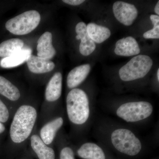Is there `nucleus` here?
<instances>
[{
    "mask_svg": "<svg viewBox=\"0 0 159 159\" xmlns=\"http://www.w3.org/2000/svg\"><path fill=\"white\" fill-rule=\"evenodd\" d=\"M153 65V61L146 55L133 57L119 70V74L122 81H130L145 77Z\"/></svg>",
    "mask_w": 159,
    "mask_h": 159,
    "instance_id": "obj_3",
    "label": "nucleus"
},
{
    "mask_svg": "<svg viewBox=\"0 0 159 159\" xmlns=\"http://www.w3.org/2000/svg\"><path fill=\"white\" fill-rule=\"evenodd\" d=\"M62 74L57 72L52 76L46 87L45 97L47 101L53 102L58 100L62 92Z\"/></svg>",
    "mask_w": 159,
    "mask_h": 159,
    "instance_id": "obj_12",
    "label": "nucleus"
},
{
    "mask_svg": "<svg viewBox=\"0 0 159 159\" xmlns=\"http://www.w3.org/2000/svg\"><path fill=\"white\" fill-rule=\"evenodd\" d=\"M62 2L71 6H76L81 5V4L84 2L85 1L84 0H63Z\"/></svg>",
    "mask_w": 159,
    "mask_h": 159,
    "instance_id": "obj_24",
    "label": "nucleus"
},
{
    "mask_svg": "<svg viewBox=\"0 0 159 159\" xmlns=\"http://www.w3.org/2000/svg\"><path fill=\"white\" fill-rule=\"evenodd\" d=\"M6 130V127L2 122H0V134L3 133Z\"/></svg>",
    "mask_w": 159,
    "mask_h": 159,
    "instance_id": "obj_27",
    "label": "nucleus"
},
{
    "mask_svg": "<svg viewBox=\"0 0 159 159\" xmlns=\"http://www.w3.org/2000/svg\"><path fill=\"white\" fill-rule=\"evenodd\" d=\"M143 36L146 39H159V25H154L152 29L145 32Z\"/></svg>",
    "mask_w": 159,
    "mask_h": 159,
    "instance_id": "obj_22",
    "label": "nucleus"
},
{
    "mask_svg": "<svg viewBox=\"0 0 159 159\" xmlns=\"http://www.w3.org/2000/svg\"><path fill=\"white\" fill-rule=\"evenodd\" d=\"M77 154L84 159H105V155L102 148L95 143H86L81 145Z\"/></svg>",
    "mask_w": 159,
    "mask_h": 159,
    "instance_id": "obj_17",
    "label": "nucleus"
},
{
    "mask_svg": "<svg viewBox=\"0 0 159 159\" xmlns=\"http://www.w3.org/2000/svg\"><path fill=\"white\" fill-rule=\"evenodd\" d=\"M9 117V109L6 106L0 99V122L5 123L8 121Z\"/></svg>",
    "mask_w": 159,
    "mask_h": 159,
    "instance_id": "obj_21",
    "label": "nucleus"
},
{
    "mask_svg": "<svg viewBox=\"0 0 159 159\" xmlns=\"http://www.w3.org/2000/svg\"><path fill=\"white\" fill-rule=\"evenodd\" d=\"M64 123L62 117L55 118L43 125L40 130L39 137L46 145L52 144L57 131L62 127Z\"/></svg>",
    "mask_w": 159,
    "mask_h": 159,
    "instance_id": "obj_10",
    "label": "nucleus"
},
{
    "mask_svg": "<svg viewBox=\"0 0 159 159\" xmlns=\"http://www.w3.org/2000/svg\"><path fill=\"white\" fill-rule=\"evenodd\" d=\"M37 118V111L32 106H20L15 114L10 125L9 134L11 141L20 144L31 135Z\"/></svg>",
    "mask_w": 159,
    "mask_h": 159,
    "instance_id": "obj_1",
    "label": "nucleus"
},
{
    "mask_svg": "<svg viewBox=\"0 0 159 159\" xmlns=\"http://www.w3.org/2000/svg\"><path fill=\"white\" fill-rule=\"evenodd\" d=\"M154 11L156 13L157 15L159 16V1H158L156 5L154 8Z\"/></svg>",
    "mask_w": 159,
    "mask_h": 159,
    "instance_id": "obj_26",
    "label": "nucleus"
},
{
    "mask_svg": "<svg viewBox=\"0 0 159 159\" xmlns=\"http://www.w3.org/2000/svg\"><path fill=\"white\" fill-rule=\"evenodd\" d=\"M114 51L119 56L129 57L138 55L141 50L136 40L131 36H128L117 42Z\"/></svg>",
    "mask_w": 159,
    "mask_h": 159,
    "instance_id": "obj_9",
    "label": "nucleus"
},
{
    "mask_svg": "<svg viewBox=\"0 0 159 159\" xmlns=\"http://www.w3.org/2000/svg\"><path fill=\"white\" fill-rule=\"evenodd\" d=\"M157 78L158 81H159V69H158L157 72Z\"/></svg>",
    "mask_w": 159,
    "mask_h": 159,
    "instance_id": "obj_28",
    "label": "nucleus"
},
{
    "mask_svg": "<svg viewBox=\"0 0 159 159\" xmlns=\"http://www.w3.org/2000/svg\"><path fill=\"white\" fill-rule=\"evenodd\" d=\"M90 70L91 66L89 64L78 66L71 70L67 77L68 87L76 88L85 80Z\"/></svg>",
    "mask_w": 159,
    "mask_h": 159,
    "instance_id": "obj_15",
    "label": "nucleus"
},
{
    "mask_svg": "<svg viewBox=\"0 0 159 159\" xmlns=\"http://www.w3.org/2000/svg\"><path fill=\"white\" fill-rule=\"evenodd\" d=\"M40 20V15L38 11L29 10L7 21L6 28L11 34L25 35L36 29Z\"/></svg>",
    "mask_w": 159,
    "mask_h": 159,
    "instance_id": "obj_4",
    "label": "nucleus"
},
{
    "mask_svg": "<svg viewBox=\"0 0 159 159\" xmlns=\"http://www.w3.org/2000/svg\"><path fill=\"white\" fill-rule=\"evenodd\" d=\"M150 19L153 25H159V16L157 15H151Z\"/></svg>",
    "mask_w": 159,
    "mask_h": 159,
    "instance_id": "obj_25",
    "label": "nucleus"
},
{
    "mask_svg": "<svg viewBox=\"0 0 159 159\" xmlns=\"http://www.w3.org/2000/svg\"><path fill=\"white\" fill-rule=\"evenodd\" d=\"M87 31L89 36L95 43H101L110 37L111 32L107 27L93 23L87 25Z\"/></svg>",
    "mask_w": 159,
    "mask_h": 159,
    "instance_id": "obj_18",
    "label": "nucleus"
},
{
    "mask_svg": "<svg viewBox=\"0 0 159 159\" xmlns=\"http://www.w3.org/2000/svg\"><path fill=\"white\" fill-rule=\"evenodd\" d=\"M0 94L12 101H17L20 97L19 89L8 80L1 76Z\"/></svg>",
    "mask_w": 159,
    "mask_h": 159,
    "instance_id": "obj_20",
    "label": "nucleus"
},
{
    "mask_svg": "<svg viewBox=\"0 0 159 159\" xmlns=\"http://www.w3.org/2000/svg\"><path fill=\"white\" fill-rule=\"evenodd\" d=\"M112 9L115 18L125 26L131 25L138 16L136 7L129 3L117 1L114 3Z\"/></svg>",
    "mask_w": 159,
    "mask_h": 159,
    "instance_id": "obj_7",
    "label": "nucleus"
},
{
    "mask_svg": "<svg viewBox=\"0 0 159 159\" xmlns=\"http://www.w3.org/2000/svg\"><path fill=\"white\" fill-rule=\"evenodd\" d=\"M29 70L35 74H43L53 70L55 64L51 60L31 54L26 61Z\"/></svg>",
    "mask_w": 159,
    "mask_h": 159,
    "instance_id": "obj_11",
    "label": "nucleus"
},
{
    "mask_svg": "<svg viewBox=\"0 0 159 159\" xmlns=\"http://www.w3.org/2000/svg\"><path fill=\"white\" fill-rule=\"evenodd\" d=\"M75 30L77 34L76 39L81 40L79 45L80 54L84 56L90 55L96 50V45L88 34L85 23L83 22L78 23L76 26Z\"/></svg>",
    "mask_w": 159,
    "mask_h": 159,
    "instance_id": "obj_8",
    "label": "nucleus"
},
{
    "mask_svg": "<svg viewBox=\"0 0 159 159\" xmlns=\"http://www.w3.org/2000/svg\"><path fill=\"white\" fill-rule=\"evenodd\" d=\"M153 107L146 101L126 102L118 108V116L127 122H136L150 116L153 112Z\"/></svg>",
    "mask_w": 159,
    "mask_h": 159,
    "instance_id": "obj_6",
    "label": "nucleus"
},
{
    "mask_svg": "<svg viewBox=\"0 0 159 159\" xmlns=\"http://www.w3.org/2000/svg\"><path fill=\"white\" fill-rule=\"evenodd\" d=\"M66 110L69 120L76 125L84 124L90 114L89 103L87 95L84 91L75 88L68 94Z\"/></svg>",
    "mask_w": 159,
    "mask_h": 159,
    "instance_id": "obj_2",
    "label": "nucleus"
},
{
    "mask_svg": "<svg viewBox=\"0 0 159 159\" xmlns=\"http://www.w3.org/2000/svg\"><path fill=\"white\" fill-rule=\"evenodd\" d=\"M60 159H75L73 149L69 147L63 148L60 153Z\"/></svg>",
    "mask_w": 159,
    "mask_h": 159,
    "instance_id": "obj_23",
    "label": "nucleus"
},
{
    "mask_svg": "<svg viewBox=\"0 0 159 159\" xmlns=\"http://www.w3.org/2000/svg\"><path fill=\"white\" fill-rule=\"evenodd\" d=\"M111 140L117 150L127 155H136L142 149L140 140L131 131L126 129L114 130L111 135Z\"/></svg>",
    "mask_w": 159,
    "mask_h": 159,
    "instance_id": "obj_5",
    "label": "nucleus"
},
{
    "mask_svg": "<svg viewBox=\"0 0 159 159\" xmlns=\"http://www.w3.org/2000/svg\"><path fill=\"white\" fill-rule=\"evenodd\" d=\"M37 56L51 60L55 56L56 51L52 44V34L48 31L42 34L38 41Z\"/></svg>",
    "mask_w": 159,
    "mask_h": 159,
    "instance_id": "obj_13",
    "label": "nucleus"
},
{
    "mask_svg": "<svg viewBox=\"0 0 159 159\" xmlns=\"http://www.w3.org/2000/svg\"><path fill=\"white\" fill-rule=\"evenodd\" d=\"M31 53V51L30 49L23 48L9 57L3 58L1 60L0 65L4 68H10L17 66L25 62Z\"/></svg>",
    "mask_w": 159,
    "mask_h": 159,
    "instance_id": "obj_16",
    "label": "nucleus"
},
{
    "mask_svg": "<svg viewBox=\"0 0 159 159\" xmlns=\"http://www.w3.org/2000/svg\"><path fill=\"white\" fill-rule=\"evenodd\" d=\"M24 45V42L19 39H11L5 41L0 44V57H9L21 51Z\"/></svg>",
    "mask_w": 159,
    "mask_h": 159,
    "instance_id": "obj_19",
    "label": "nucleus"
},
{
    "mask_svg": "<svg viewBox=\"0 0 159 159\" xmlns=\"http://www.w3.org/2000/svg\"><path fill=\"white\" fill-rule=\"evenodd\" d=\"M30 144L39 159H55V152L53 148L45 144L38 135L34 134L31 136Z\"/></svg>",
    "mask_w": 159,
    "mask_h": 159,
    "instance_id": "obj_14",
    "label": "nucleus"
}]
</instances>
